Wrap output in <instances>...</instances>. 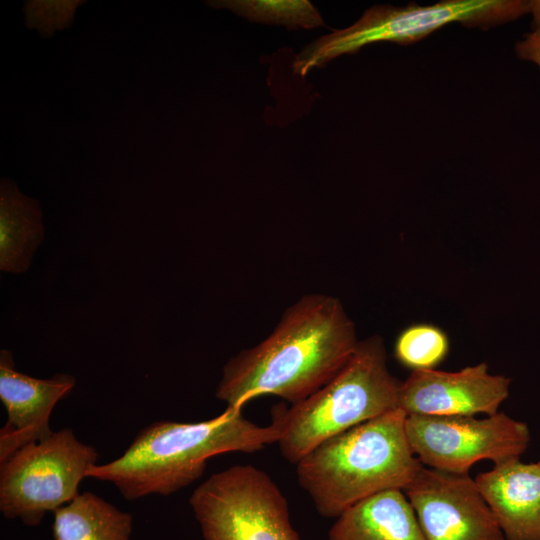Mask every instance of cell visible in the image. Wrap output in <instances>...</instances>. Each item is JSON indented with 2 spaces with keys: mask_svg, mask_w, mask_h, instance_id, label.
<instances>
[{
  "mask_svg": "<svg viewBox=\"0 0 540 540\" xmlns=\"http://www.w3.org/2000/svg\"><path fill=\"white\" fill-rule=\"evenodd\" d=\"M99 454L64 428L29 443L0 462V511L6 519L38 526L47 512L71 502Z\"/></svg>",
  "mask_w": 540,
  "mask_h": 540,
  "instance_id": "obj_6",
  "label": "cell"
},
{
  "mask_svg": "<svg viewBox=\"0 0 540 540\" xmlns=\"http://www.w3.org/2000/svg\"><path fill=\"white\" fill-rule=\"evenodd\" d=\"M209 6L227 8L249 21L283 25L289 29L324 26L319 11L307 0H221Z\"/></svg>",
  "mask_w": 540,
  "mask_h": 540,
  "instance_id": "obj_16",
  "label": "cell"
},
{
  "mask_svg": "<svg viewBox=\"0 0 540 540\" xmlns=\"http://www.w3.org/2000/svg\"><path fill=\"white\" fill-rule=\"evenodd\" d=\"M475 481L505 540H540V464L512 460Z\"/></svg>",
  "mask_w": 540,
  "mask_h": 540,
  "instance_id": "obj_12",
  "label": "cell"
},
{
  "mask_svg": "<svg viewBox=\"0 0 540 540\" xmlns=\"http://www.w3.org/2000/svg\"><path fill=\"white\" fill-rule=\"evenodd\" d=\"M74 385V377L67 374L37 379L17 372L11 352L1 351L0 400L7 411V421L0 430V462L21 447L53 433L49 427L51 412Z\"/></svg>",
  "mask_w": 540,
  "mask_h": 540,
  "instance_id": "obj_11",
  "label": "cell"
},
{
  "mask_svg": "<svg viewBox=\"0 0 540 540\" xmlns=\"http://www.w3.org/2000/svg\"><path fill=\"white\" fill-rule=\"evenodd\" d=\"M448 350L446 334L427 324L408 327L399 335L395 344L396 358L413 371L434 369L446 357Z\"/></svg>",
  "mask_w": 540,
  "mask_h": 540,
  "instance_id": "obj_17",
  "label": "cell"
},
{
  "mask_svg": "<svg viewBox=\"0 0 540 540\" xmlns=\"http://www.w3.org/2000/svg\"><path fill=\"white\" fill-rule=\"evenodd\" d=\"M529 13L533 16L534 30L540 29V0L528 1Z\"/></svg>",
  "mask_w": 540,
  "mask_h": 540,
  "instance_id": "obj_20",
  "label": "cell"
},
{
  "mask_svg": "<svg viewBox=\"0 0 540 540\" xmlns=\"http://www.w3.org/2000/svg\"><path fill=\"white\" fill-rule=\"evenodd\" d=\"M358 343L337 297L305 294L284 310L264 340L225 364L215 395L233 409L266 394L299 403L345 366Z\"/></svg>",
  "mask_w": 540,
  "mask_h": 540,
  "instance_id": "obj_1",
  "label": "cell"
},
{
  "mask_svg": "<svg viewBox=\"0 0 540 540\" xmlns=\"http://www.w3.org/2000/svg\"><path fill=\"white\" fill-rule=\"evenodd\" d=\"M538 464H540V459H539V461H538Z\"/></svg>",
  "mask_w": 540,
  "mask_h": 540,
  "instance_id": "obj_21",
  "label": "cell"
},
{
  "mask_svg": "<svg viewBox=\"0 0 540 540\" xmlns=\"http://www.w3.org/2000/svg\"><path fill=\"white\" fill-rule=\"evenodd\" d=\"M189 503L204 540H300L282 491L253 465L212 474L193 491Z\"/></svg>",
  "mask_w": 540,
  "mask_h": 540,
  "instance_id": "obj_7",
  "label": "cell"
},
{
  "mask_svg": "<svg viewBox=\"0 0 540 540\" xmlns=\"http://www.w3.org/2000/svg\"><path fill=\"white\" fill-rule=\"evenodd\" d=\"M404 493L426 540H505L469 474L422 466Z\"/></svg>",
  "mask_w": 540,
  "mask_h": 540,
  "instance_id": "obj_9",
  "label": "cell"
},
{
  "mask_svg": "<svg viewBox=\"0 0 540 540\" xmlns=\"http://www.w3.org/2000/svg\"><path fill=\"white\" fill-rule=\"evenodd\" d=\"M83 2L82 0L26 1L24 5L26 26L30 29L36 28L43 38H48L55 30H63L72 24L76 8Z\"/></svg>",
  "mask_w": 540,
  "mask_h": 540,
  "instance_id": "obj_18",
  "label": "cell"
},
{
  "mask_svg": "<svg viewBox=\"0 0 540 540\" xmlns=\"http://www.w3.org/2000/svg\"><path fill=\"white\" fill-rule=\"evenodd\" d=\"M44 228L37 201L21 194L15 183L2 179L0 189V268L25 271L43 240Z\"/></svg>",
  "mask_w": 540,
  "mask_h": 540,
  "instance_id": "obj_14",
  "label": "cell"
},
{
  "mask_svg": "<svg viewBox=\"0 0 540 540\" xmlns=\"http://www.w3.org/2000/svg\"><path fill=\"white\" fill-rule=\"evenodd\" d=\"M517 56L536 63L540 67V29L534 30L515 46Z\"/></svg>",
  "mask_w": 540,
  "mask_h": 540,
  "instance_id": "obj_19",
  "label": "cell"
},
{
  "mask_svg": "<svg viewBox=\"0 0 540 540\" xmlns=\"http://www.w3.org/2000/svg\"><path fill=\"white\" fill-rule=\"evenodd\" d=\"M401 382L389 371L384 340L359 343L345 366L323 387L287 407L275 405L281 455L297 464L323 441L398 407Z\"/></svg>",
  "mask_w": 540,
  "mask_h": 540,
  "instance_id": "obj_4",
  "label": "cell"
},
{
  "mask_svg": "<svg viewBox=\"0 0 540 540\" xmlns=\"http://www.w3.org/2000/svg\"><path fill=\"white\" fill-rule=\"evenodd\" d=\"M280 435L276 423L259 426L233 408L200 422L156 421L140 430L120 457L91 467L87 478L111 482L127 500L168 496L199 479L209 458L256 452Z\"/></svg>",
  "mask_w": 540,
  "mask_h": 540,
  "instance_id": "obj_2",
  "label": "cell"
},
{
  "mask_svg": "<svg viewBox=\"0 0 540 540\" xmlns=\"http://www.w3.org/2000/svg\"><path fill=\"white\" fill-rule=\"evenodd\" d=\"M330 540H426L403 490L370 496L337 517Z\"/></svg>",
  "mask_w": 540,
  "mask_h": 540,
  "instance_id": "obj_13",
  "label": "cell"
},
{
  "mask_svg": "<svg viewBox=\"0 0 540 540\" xmlns=\"http://www.w3.org/2000/svg\"><path fill=\"white\" fill-rule=\"evenodd\" d=\"M405 429L410 447L423 466L459 474H469L480 460L500 465L520 459L531 439L528 425L504 412L483 419L409 415Z\"/></svg>",
  "mask_w": 540,
  "mask_h": 540,
  "instance_id": "obj_8",
  "label": "cell"
},
{
  "mask_svg": "<svg viewBox=\"0 0 540 540\" xmlns=\"http://www.w3.org/2000/svg\"><path fill=\"white\" fill-rule=\"evenodd\" d=\"M54 540H130L133 518L92 492L53 512Z\"/></svg>",
  "mask_w": 540,
  "mask_h": 540,
  "instance_id": "obj_15",
  "label": "cell"
},
{
  "mask_svg": "<svg viewBox=\"0 0 540 540\" xmlns=\"http://www.w3.org/2000/svg\"><path fill=\"white\" fill-rule=\"evenodd\" d=\"M396 408L333 436L296 464L300 487L323 517L337 518L385 490H405L422 468Z\"/></svg>",
  "mask_w": 540,
  "mask_h": 540,
  "instance_id": "obj_3",
  "label": "cell"
},
{
  "mask_svg": "<svg viewBox=\"0 0 540 540\" xmlns=\"http://www.w3.org/2000/svg\"><path fill=\"white\" fill-rule=\"evenodd\" d=\"M511 379L489 372L487 363L457 372L414 370L401 382L398 407L409 415H494L508 398Z\"/></svg>",
  "mask_w": 540,
  "mask_h": 540,
  "instance_id": "obj_10",
  "label": "cell"
},
{
  "mask_svg": "<svg viewBox=\"0 0 540 540\" xmlns=\"http://www.w3.org/2000/svg\"><path fill=\"white\" fill-rule=\"evenodd\" d=\"M529 13L522 0H445L429 6L375 5L350 27L334 30L310 44L295 57L293 72L305 76L313 68L363 46L380 41L409 45L441 27L459 22L469 28L488 29Z\"/></svg>",
  "mask_w": 540,
  "mask_h": 540,
  "instance_id": "obj_5",
  "label": "cell"
}]
</instances>
